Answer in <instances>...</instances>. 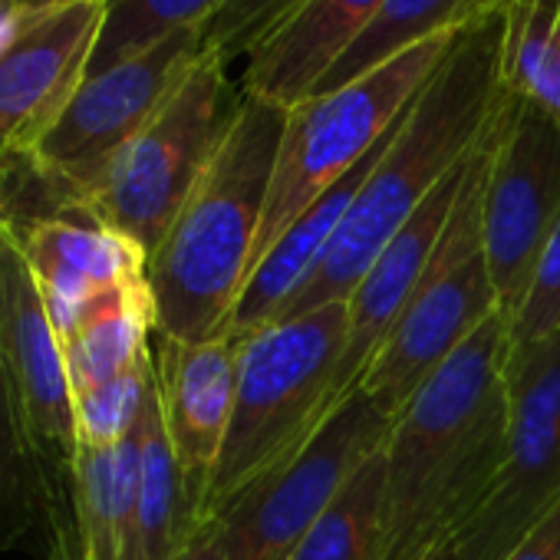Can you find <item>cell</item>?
<instances>
[{"mask_svg": "<svg viewBox=\"0 0 560 560\" xmlns=\"http://www.w3.org/2000/svg\"><path fill=\"white\" fill-rule=\"evenodd\" d=\"M508 324L491 314L393 419L380 560H425L455 540L508 452Z\"/></svg>", "mask_w": 560, "mask_h": 560, "instance_id": "cell-1", "label": "cell"}, {"mask_svg": "<svg viewBox=\"0 0 560 560\" xmlns=\"http://www.w3.org/2000/svg\"><path fill=\"white\" fill-rule=\"evenodd\" d=\"M458 34L462 31L432 34L370 73L288 109L250 270L311 201H317L383 142V136L439 73Z\"/></svg>", "mask_w": 560, "mask_h": 560, "instance_id": "cell-5", "label": "cell"}, {"mask_svg": "<svg viewBox=\"0 0 560 560\" xmlns=\"http://www.w3.org/2000/svg\"><path fill=\"white\" fill-rule=\"evenodd\" d=\"M152 334H155V307H152L149 284L126 288L106 298L103 304H96L60 340L73 396L139 366L152 353Z\"/></svg>", "mask_w": 560, "mask_h": 560, "instance_id": "cell-20", "label": "cell"}, {"mask_svg": "<svg viewBox=\"0 0 560 560\" xmlns=\"http://www.w3.org/2000/svg\"><path fill=\"white\" fill-rule=\"evenodd\" d=\"M508 560H560V504L534 527V534Z\"/></svg>", "mask_w": 560, "mask_h": 560, "instance_id": "cell-30", "label": "cell"}, {"mask_svg": "<svg viewBox=\"0 0 560 560\" xmlns=\"http://www.w3.org/2000/svg\"><path fill=\"white\" fill-rule=\"evenodd\" d=\"M21 0H0V11H8V8H18Z\"/></svg>", "mask_w": 560, "mask_h": 560, "instance_id": "cell-34", "label": "cell"}, {"mask_svg": "<svg viewBox=\"0 0 560 560\" xmlns=\"http://www.w3.org/2000/svg\"><path fill=\"white\" fill-rule=\"evenodd\" d=\"M195 527L198 517L162 422L159 389L152 383L142 409V471L126 560H172Z\"/></svg>", "mask_w": 560, "mask_h": 560, "instance_id": "cell-19", "label": "cell"}, {"mask_svg": "<svg viewBox=\"0 0 560 560\" xmlns=\"http://www.w3.org/2000/svg\"><path fill=\"white\" fill-rule=\"evenodd\" d=\"M47 481L11 396V386L0 373V553L14 547L34 524H44Z\"/></svg>", "mask_w": 560, "mask_h": 560, "instance_id": "cell-23", "label": "cell"}, {"mask_svg": "<svg viewBox=\"0 0 560 560\" xmlns=\"http://www.w3.org/2000/svg\"><path fill=\"white\" fill-rule=\"evenodd\" d=\"M152 383H155V360L149 353L129 373L100 383L86 393H77L73 416H77L80 448H113L126 435H132V429L142 419Z\"/></svg>", "mask_w": 560, "mask_h": 560, "instance_id": "cell-25", "label": "cell"}, {"mask_svg": "<svg viewBox=\"0 0 560 560\" xmlns=\"http://www.w3.org/2000/svg\"><path fill=\"white\" fill-rule=\"evenodd\" d=\"M44 530H47V560H86L73 488L44 498Z\"/></svg>", "mask_w": 560, "mask_h": 560, "instance_id": "cell-29", "label": "cell"}, {"mask_svg": "<svg viewBox=\"0 0 560 560\" xmlns=\"http://www.w3.org/2000/svg\"><path fill=\"white\" fill-rule=\"evenodd\" d=\"M501 57L504 14L462 27L452 54L399 119L327 250L277 320L350 301L383 247L485 132L504 93Z\"/></svg>", "mask_w": 560, "mask_h": 560, "instance_id": "cell-2", "label": "cell"}, {"mask_svg": "<svg viewBox=\"0 0 560 560\" xmlns=\"http://www.w3.org/2000/svg\"><path fill=\"white\" fill-rule=\"evenodd\" d=\"M560 334V218L534 264L527 294L508 320V350L534 347Z\"/></svg>", "mask_w": 560, "mask_h": 560, "instance_id": "cell-27", "label": "cell"}, {"mask_svg": "<svg viewBox=\"0 0 560 560\" xmlns=\"http://www.w3.org/2000/svg\"><path fill=\"white\" fill-rule=\"evenodd\" d=\"M425 560H455V540H445V544H439Z\"/></svg>", "mask_w": 560, "mask_h": 560, "instance_id": "cell-33", "label": "cell"}, {"mask_svg": "<svg viewBox=\"0 0 560 560\" xmlns=\"http://www.w3.org/2000/svg\"><path fill=\"white\" fill-rule=\"evenodd\" d=\"M383 8L386 0H304L244 57L241 93L284 109L298 106Z\"/></svg>", "mask_w": 560, "mask_h": 560, "instance_id": "cell-17", "label": "cell"}, {"mask_svg": "<svg viewBox=\"0 0 560 560\" xmlns=\"http://www.w3.org/2000/svg\"><path fill=\"white\" fill-rule=\"evenodd\" d=\"M237 393L201 521L291 455L330 412V386L347 343V304L273 320L237 340Z\"/></svg>", "mask_w": 560, "mask_h": 560, "instance_id": "cell-4", "label": "cell"}, {"mask_svg": "<svg viewBox=\"0 0 560 560\" xmlns=\"http://www.w3.org/2000/svg\"><path fill=\"white\" fill-rule=\"evenodd\" d=\"M393 416L360 386L280 462L260 471L211 517L224 560H284L347 481L386 448Z\"/></svg>", "mask_w": 560, "mask_h": 560, "instance_id": "cell-8", "label": "cell"}, {"mask_svg": "<svg viewBox=\"0 0 560 560\" xmlns=\"http://www.w3.org/2000/svg\"><path fill=\"white\" fill-rule=\"evenodd\" d=\"M27 4H63V0H27Z\"/></svg>", "mask_w": 560, "mask_h": 560, "instance_id": "cell-35", "label": "cell"}, {"mask_svg": "<svg viewBox=\"0 0 560 560\" xmlns=\"http://www.w3.org/2000/svg\"><path fill=\"white\" fill-rule=\"evenodd\" d=\"M508 452L455 537V560H508L560 504V334L508 350Z\"/></svg>", "mask_w": 560, "mask_h": 560, "instance_id": "cell-9", "label": "cell"}, {"mask_svg": "<svg viewBox=\"0 0 560 560\" xmlns=\"http://www.w3.org/2000/svg\"><path fill=\"white\" fill-rule=\"evenodd\" d=\"M241 103L244 93L228 63L205 50L162 109L86 191L83 208L152 257L231 132Z\"/></svg>", "mask_w": 560, "mask_h": 560, "instance_id": "cell-7", "label": "cell"}, {"mask_svg": "<svg viewBox=\"0 0 560 560\" xmlns=\"http://www.w3.org/2000/svg\"><path fill=\"white\" fill-rule=\"evenodd\" d=\"M172 560H224V550H221V537H218L214 517L201 521Z\"/></svg>", "mask_w": 560, "mask_h": 560, "instance_id": "cell-31", "label": "cell"}, {"mask_svg": "<svg viewBox=\"0 0 560 560\" xmlns=\"http://www.w3.org/2000/svg\"><path fill=\"white\" fill-rule=\"evenodd\" d=\"M560 218V126L504 90L485 182L481 241L504 324L521 307L534 264Z\"/></svg>", "mask_w": 560, "mask_h": 560, "instance_id": "cell-11", "label": "cell"}, {"mask_svg": "<svg viewBox=\"0 0 560 560\" xmlns=\"http://www.w3.org/2000/svg\"><path fill=\"white\" fill-rule=\"evenodd\" d=\"M106 0L40 4L34 24L0 57V155L27 152L63 113L90 70Z\"/></svg>", "mask_w": 560, "mask_h": 560, "instance_id": "cell-13", "label": "cell"}, {"mask_svg": "<svg viewBox=\"0 0 560 560\" xmlns=\"http://www.w3.org/2000/svg\"><path fill=\"white\" fill-rule=\"evenodd\" d=\"M221 4L224 0H106L103 34L90 57L86 77L149 50L182 27L208 24Z\"/></svg>", "mask_w": 560, "mask_h": 560, "instance_id": "cell-24", "label": "cell"}, {"mask_svg": "<svg viewBox=\"0 0 560 560\" xmlns=\"http://www.w3.org/2000/svg\"><path fill=\"white\" fill-rule=\"evenodd\" d=\"M498 113L501 100L468 155L455 208L416 298L409 301L360 380V389L393 419L439 373V366L491 314H498V294L481 241L485 182L498 142Z\"/></svg>", "mask_w": 560, "mask_h": 560, "instance_id": "cell-6", "label": "cell"}, {"mask_svg": "<svg viewBox=\"0 0 560 560\" xmlns=\"http://www.w3.org/2000/svg\"><path fill=\"white\" fill-rule=\"evenodd\" d=\"M0 373L37 452L47 494L73 488L80 442L63 343L37 277L8 228H0Z\"/></svg>", "mask_w": 560, "mask_h": 560, "instance_id": "cell-12", "label": "cell"}, {"mask_svg": "<svg viewBox=\"0 0 560 560\" xmlns=\"http://www.w3.org/2000/svg\"><path fill=\"white\" fill-rule=\"evenodd\" d=\"M37 11H40V4H27V0H21L18 8L0 11V57L21 40V34L34 24Z\"/></svg>", "mask_w": 560, "mask_h": 560, "instance_id": "cell-32", "label": "cell"}, {"mask_svg": "<svg viewBox=\"0 0 560 560\" xmlns=\"http://www.w3.org/2000/svg\"><path fill=\"white\" fill-rule=\"evenodd\" d=\"M205 27L208 24L182 27L149 50L86 77L54 126L24 152L70 208H83L86 191L122 145L191 73L205 54Z\"/></svg>", "mask_w": 560, "mask_h": 560, "instance_id": "cell-10", "label": "cell"}, {"mask_svg": "<svg viewBox=\"0 0 560 560\" xmlns=\"http://www.w3.org/2000/svg\"><path fill=\"white\" fill-rule=\"evenodd\" d=\"M284 122V106L244 96L231 132L149 257L155 334L185 343L224 334L250 277Z\"/></svg>", "mask_w": 560, "mask_h": 560, "instance_id": "cell-3", "label": "cell"}, {"mask_svg": "<svg viewBox=\"0 0 560 560\" xmlns=\"http://www.w3.org/2000/svg\"><path fill=\"white\" fill-rule=\"evenodd\" d=\"M475 21H485V0H386V8L373 18V24L353 40V47L330 67V73L317 83V93H330L373 67L386 63L389 57L402 54L406 47L442 34L462 31Z\"/></svg>", "mask_w": 560, "mask_h": 560, "instance_id": "cell-21", "label": "cell"}, {"mask_svg": "<svg viewBox=\"0 0 560 560\" xmlns=\"http://www.w3.org/2000/svg\"><path fill=\"white\" fill-rule=\"evenodd\" d=\"M11 237L37 277L60 340L106 298L149 284L142 247L96 221L86 208L31 224Z\"/></svg>", "mask_w": 560, "mask_h": 560, "instance_id": "cell-16", "label": "cell"}, {"mask_svg": "<svg viewBox=\"0 0 560 560\" xmlns=\"http://www.w3.org/2000/svg\"><path fill=\"white\" fill-rule=\"evenodd\" d=\"M386 537V455H373L284 560H380Z\"/></svg>", "mask_w": 560, "mask_h": 560, "instance_id": "cell-22", "label": "cell"}, {"mask_svg": "<svg viewBox=\"0 0 560 560\" xmlns=\"http://www.w3.org/2000/svg\"><path fill=\"white\" fill-rule=\"evenodd\" d=\"M468 155L435 185V191L422 201V208L409 218V224L383 247V254L353 288L347 301V343L337 360V373L327 399L330 409L340 399H347L350 389L360 386L370 360L376 357V350L383 347V340L389 337V330L416 298L422 277L435 257V247L442 241V231L448 224V214L455 208Z\"/></svg>", "mask_w": 560, "mask_h": 560, "instance_id": "cell-15", "label": "cell"}, {"mask_svg": "<svg viewBox=\"0 0 560 560\" xmlns=\"http://www.w3.org/2000/svg\"><path fill=\"white\" fill-rule=\"evenodd\" d=\"M237 350L241 343L228 334L205 343H185L152 334L162 422L198 524L234 412Z\"/></svg>", "mask_w": 560, "mask_h": 560, "instance_id": "cell-14", "label": "cell"}, {"mask_svg": "<svg viewBox=\"0 0 560 560\" xmlns=\"http://www.w3.org/2000/svg\"><path fill=\"white\" fill-rule=\"evenodd\" d=\"M142 471V419L113 448H80L73 504L86 560H126Z\"/></svg>", "mask_w": 560, "mask_h": 560, "instance_id": "cell-18", "label": "cell"}, {"mask_svg": "<svg viewBox=\"0 0 560 560\" xmlns=\"http://www.w3.org/2000/svg\"><path fill=\"white\" fill-rule=\"evenodd\" d=\"M501 83L508 93L534 103L560 126V21L544 44L521 50L508 67H501Z\"/></svg>", "mask_w": 560, "mask_h": 560, "instance_id": "cell-28", "label": "cell"}, {"mask_svg": "<svg viewBox=\"0 0 560 560\" xmlns=\"http://www.w3.org/2000/svg\"><path fill=\"white\" fill-rule=\"evenodd\" d=\"M301 4L304 0H224L205 27V50L231 67L234 60H244Z\"/></svg>", "mask_w": 560, "mask_h": 560, "instance_id": "cell-26", "label": "cell"}]
</instances>
